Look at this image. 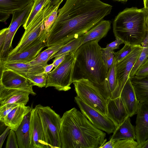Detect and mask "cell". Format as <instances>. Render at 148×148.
Masks as SVG:
<instances>
[{"instance_id": "obj_42", "label": "cell", "mask_w": 148, "mask_h": 148, "mask_svg": "<svg viewBox=\"0 0 148 148\" xmlns=\"http://www.w3.org/2000/svg\"><path fill=\"white\" fill-rule=\"evenodd\" d=\"M70 53L64 54L56 60L53 61V63L55 68H56L65 59L66 56Z\"/></svg>"}, {"instance_id": "obj_10", "label": "cell", "mask_w": 148, "mask_h": 148, "mask_svg": "<svg viewBox=\"0 0 148 148\" xmlns=\"http://www.w3.org/2000/svg\"><path fill=\"white\" fill-rule=\"evenodd\" d=\"M34 4V1H33L24 8L15 11L12 13V19L8 27L4 46L2 50L0 52L1 57H7L9 53L13 49L12 47V42L14 36L19 27L26 23Z\"/></svg>"}, {"instance_id": "obj_34", "label": "cell", "mask_w": 148, "mask_h": 148, "mask_svg": "<svg viewBox=\"0 0 148 148\" xmlns=\"http://www.w3.org/2000/svg\"><path fill=\"white\" fill-rule=\"evenodd\" d=\"M138 45L125 44L120 50L114 52L115 58L117 62L121 61L130 53Z\"/></svg>"}, {"instance_id": "obj_45", "label": "cell", "mask_w": 148, "mask_h": 148, "mask_svg": "<svg viewBox=\"0 0 148 148\" xmlns=\"http://www.w3.org/2000/svg\"><path fill=\"white\" fill-rule=\"evenodd\" d=\"M148 148V139L138 147V148Z\"/></svg>"}, {"instance_id": "obj_35", "label": "cell", "mask_w": 148, "mask_h": 148, "mask_svg": "<svg viewBox=\"0 0 148 148\" xmlns=\"http://www.w3.org/2000/svg\"><path fill=\"white\" fill-rule=\"evenodd\" d=\"M62 1H61L55 8L45 19L44 25L45 30L49 32L50 29L56 20L58 15V9Z\"/></svg>"}, {"instance_id": "obj_43", "label": "cell", "mask_w": 148, "mask_h": 148, "mask_svg": "<svg viewBox=\"0 0 148 148\" xmlns=\"http://www.w3.org/2000/svg\"><path fill=\"white\" fill-rule=\"evenodd\" d=\"M53 67H54V66L53 63L50 64H47L45 67L43 72L41 73H48L51 72Z\"/></svg>"}, {"instance_id": "obj_38", "label": "cell", "mask_w": 148, "mask_h": 148, "mask_svg": "<svg viewBox=\"0 0 148 148\" xmlns=\"http://www.w3.org/2000/svg\"><path fill=\"white\" fill-rule=\"evenodd\" d=\"M148 76V58L138 69L134 77L141 78Z\"/></svg>"}, {"instance_id": "obj_41", "label": "cell", "mask_w": 148, "mask_h": 148, "mask_svg": "<svg viewBox=\"0 0 148 148\" xmlns=\"http://www.w3.org/2000/svg\"><path fill=\"white\" fill-rule=\"evenodd\" d=\"M10 127L7 126L4 132L0 136V148H1L4 141L7 136L10 132Z\"/></svg>"}, {"instance_id": "obj_44", "label": "cell", "mask_w": 148, "mask_h": 148, "mask_svg": "<svg viewBox=\"0 0 148 148\" xmlns=\"http://www.w3.org/2000/svg\"><path fill=\"white\" fill-rule=\"evenodd\" d=\"M64 0H50L51 5L53 6H57L61 1H63Z\"/></svg>"}, {"instance_id": "obj_4", "label": "cell", "mask_w": 148, "mask_h": 148, "mask_svg": "<svg viewBox=\"0 0 148 148\" xmlns=\"http://www.w3.org/2000/svg\"><path fill=\"white\" fill-rule=\"evenodd\" d=\"M147 12L144 8H126L120 12L113 20V31L117 37L128 45H139L148 31L146 25Z\"/></svg>"}, {"instance_id": "obj_9", "label": "cell", "mask_w": 148, "mask_h": 148, "mask_svg": "<svg viewBox=\"0 0 148 148\" xmlns=\"http://www.w3.org/2000/svg\"><path fill=\"white\" fill-rule=\"evenodd\" d=\"M139 45L128 56L120 61H116L115 70L117 80L116 86L110 98L114 99L120 96L121 92L128 79L133 67L138 60L143 49Z\"/></svg>"}, {"instance_id": "obj_13", "label": "cell", "mask_w": 148, "mask_h": 148, "mask_svg": "<svg viewBox=\"0 0 148 148\" xmlns=\"http://www.w3.org/2000/svg\"><path fill=\"white\" fill-rule=\"evenodd\" d=\"M30 148H49L47 144L40 117L35 108L31 111Z\"/></svg>"}, {"instance_id": "obj_29", "label": "cell", "mask_w": 148, "mask_h": 148, "mask_svg": "<svg viewBox=\"0 0 148 148\" xmlns=\"http://www.w3.org/2000/svg\"><path fill=\"white\" fill-rule=\"evenodd\" d=\"M116 61L114 57L113 63L109 69L107 75L108 85L111 94L115 90L117 84L115 70Z\"/></svg>"}, {"instance_id": "obj_17", "label": "cell", "mask_w": 148, "mask_h": 148, "mask_svg": "<svg viewBox=\"0 0 148 148\" xmlns=\"http://www.w3.org/2000/svg\"><path fill=\"white\" fill-rule=\"evenodd\" d=\"M30 94L25 91L6 88L0 85V107L10 104L26 105Z\"/></svg>"}, {"instance_id": "obj_6", "label": "cell", "mask_w": 148, "mask_h": 148, "mask_svg": "<svg viewBox=\"0 0 148 148\" xmlns=\"http://www.w3.org/2000/svg\"><path fill=\"white\" fill-rule=\"evenodd\" d=\"M35 108L40 117L46 141L49 148H61L60 115L49 106L39 104Z\"/></svg>"}, {"instance_id": "obj_47", "label": "cell", "mask_w": 148, "mask_h": 148, "mask_svg": "<svg viewBox=\"0 0 148 148\" xmlns=\"http://www.w3.org/2000/svg\"><path fill=\"white\" fill-rule=\"evenodd\" d=\"M146 25L148 30V12H147L146 18Z\"/></svg>"}, {"instance_id": "obj_15", "label": "cell", "mask_w": 148, "mask_h": 148, "mask_svg": "<svg viewBox=\"0 0 148 148\" xmlns=\"http://www.w3.org/2000/svg\"><path fill=\"white\" fill-rule=\"evenodd\" d=\"M136 114L135 127L139 145L148 139V103L140 102Z\"/></svg>"}, {"instance_id": "obj_12", "label": "cell", "mask_w": 148, "mask_h": 148, "mask_svg": "<svg viewBox=\"0 0 148 148\" xmlns=\"http://www.w3.org/2000/svg\"><path fill=\"white\" fill-rule=\"evenodd\" d=\"M0 85L4 87L25 91L35 95L33 84L25 76L8 69H1Z\"/></svg>"}, {"instance_id": "obj_7", "label": "cell", "mask_w": 148, "mask_h": 148, "mask_svg": "<svg viewBox=\"0 0 148 148\" xmlns=\"http://www.w3.org/2000/svg\"><path fill=\"white\" fill-rule=\"evenodd\" d=\"M73 83L79 98L107 116V99L98 88L88 79L84 78L75 81Z\"/></svg>"}, {"instance_id": "obj_48", "label": "cell", "mask_w": 148, "mask_h": 148, "mask_svg": "<svg viewBox=\"0 0 148 148\" xmlns=\"http://www.w3.org/2000/svg\"><path fill=\"white\" fill-rule=\"evenodd\" d=\"M114 1H117L118 2H126L128 0H113Z\"/></svg>"}, {"instance_id": "obj_3", "label": "cell", "mask_w": 148, "mask_h": 148, "mask_svg": "<svg viewBox=\"0 0 148 148\" xmlns=\"http://www.w3.org/2000/svg\"><path fill=\"white\" fill-rule=\"evenodd\" d=\"M98 42L93 40L87 42L75 52L72 79L73 82L82 78L88 79L108 99L111 95L107 83L109 69L104 63Z\"/></svg>"}, {"instance_id": "obj_37", "label": "cell", "mask_w": 148, "mask_h": 148, "mask_svg": "<svg viewBox=\"0 0 148 148\" xmlns=\"http://www.w3.org/2000/svg\"><path fill=\"white\" fill-rule=\"evenodd\" d=\"M5 148H18L16 135L15 131L11 130L7 140Z\"/></svg>"}, {"instance_id": "obj_28", "label": "cell", "mask_w": 148, "mask_h": 148, "mask_svg": "<svg viewBox=\"0 0 148 148\" xmlns=\"http://www.w3.org/2000/svg\"><path fill=\"white\" fill-rule=\"evenodd\" d=\"M50 0H34V4L29 17L23 27L25 29L30 24L38 13L45 8Z\"/></svg>"}, {"instance_id": "obj_33", "label": "cell", "mask_w": 148, "mask_h": 148, "mask_svg": "<svg viewBox=\"0 0 148 148\" xmlns=\"http://www.w3.org/2000/svg\"><path fill=\"white\" fill-rule=\"evenodd\" d=\"M101 56L104 63L107 68H109L113 64L114 58V52L108 49L101 48Z\"/></svg>"}, {"instance_id": "obj_50", "label": "cell", "mask_w": 148, "mask_h": 148, "mask_svg": "<svg viewBox=\"0 0 148 148\" xmlns=\"http://www.w3.org/2000/svg\"></svg>"}, {"instance_id": "obj_32", "label": "cell", "mask_w": 148, "mask_h": 148, "mask_svg": "<svg viewBox=\"0 0 148 148\" xmlns=\"http://www.w3.org/2000/svg\"><path fill=\"white\" fill-rule=\"evenodd\" d=\"M114 140L113 148H138V143L133 139H125Z\"/></svg>"}, {"instance_id": "obj_2", "label": "cell", "mask_w": 148, "mask_h": 148, "mask_svg": "<svg viewBox=\"0 0 148 148\" xmlns=\"http://www.w3.org/2000/svg\"><path fill=\"white\" fill-rule=\"evenodd\" d=\"M60 132L61 148H100L106 141V133L75 108L63 114Z\"/></svg>"}, {"instance_id": "obj_31", "label": "cell", "mask_w": 148, "mask_h": 148, "mask_svg": "<svg viewBox=\"0 0 148 148\" xmlns=\"http://www.w3.org/2000/svg\"><path fill=\"white\" fill-rule=\"evenodd\" d=\"M142 47L143 48L139 56L130 72V78L135 76L138 69L148 58V45Z\"/></svg>"}, {"instance_id": "obj_49", "label": "cell", "mask_w": 148, "mask_h": 148, "mask_svg": "<svg viewBox=\"0 0 148 148\" xmlns=\"http://www.w3.org/2000/svg\"></svg>"}, {"instance_id": "obj_19", "label": "cell", "mask_w": 148, "mask_h": 148, "mask_svg": "<svg viewBox=\"0 0 148 148\" xmlns=\"http://www.w3.org/2000/svg\"><path fill=\"white\" fill-rule=\"evenodd\" d=\"M47 64L32 65L26 63L8 62L0 63V67L1 69L12 70L26 77L27 73L37 74L42 73Z\"/></svg>"}, {"instance_id": "obj_20", "label": "cell", "mask_w": 148, "mask_h": 148, "mask_svg": "<svg viewBox=\"0 0 148 148\" xmlns=\"http://www.w3.org/2000/svg\"><path fill=\"white\" fill-rule=\"evenodd\" d=\"M32 107L18 105L8 114L4 124L10 130L16 131L23 122L25 116L32 110Z\"/></svg>"}, {"instance_id": "obj_5", "label": "cell", "mask_w": 148, "mask_h": 148, "mask_svg": "<svg viewBox=\"0 0 148 148\" xmlns=\"http://www.w3.org/2000/svg\"><path fill=\"white\" fill-rule=\"evenodd\" d=\"M57 6L51 5L50 1L38 13L25 29L17 45L9 53L8 56L23 51L40 39L45 30V20Z\"/></svg>"}, {"instance_id": "obj_23", "label": "cell", "mask_w": 148, "mask_h": 148, "mask_svg": "<svg viewBox=\"0 0 148 148\" xmlns=\"http://www.w3.org/2000/svg\"><path fill=\"white\" fill-rule=\"evenodd\" d=\"M30 112L25 116L20 125L15 131L19 148H30Z\"/></svg>"}, {"instance_id": "obj_30", "label": "cell", "mask_w": 148, "mask_h": 148, "mask_svg": "<svg viewBox=\"0 0 148 148\" xmlns=\"http://www.w3.org/2000/svg\"><path fill=\"white\" fill-rule=\"evenodd\" d=\"M47 74L40 73L33 74L27 73L26 77L33 84L39 88L46 86L47 79Z\"/></svg>"}, {"instance_id": "obj_24", "label": "cell", "mask_w": 148, "mask_h": 148, "mask_svg": "<svg viewBox=\"0 0 148 148\" xmlns=\"http://www.w3.org/2000/svg\"><path fill=\"white\" fill-rule=\"evenodd\" d=\"M125 139L136 140L135 127L131 124L129 116L116 128L110 139L116 140Z\"/></svg>"}, {"instance_id": "obj_21", "label": "cell", "mask_w": 148, "mask_h": 148, "mask_svg": "<svg viewBox=\"0 0 148 148\" xmlns=\"http://www.w3.org/2000/svg\"><path fill=\"white\" fill-rule=\"evenodd\" d=\"M34 0H0V21L5 22L15 11L23 9Z\"/></svg>"}, {"instance_id": "obj_14", "label": "cell", "mask_w": 148, "mask_h": 148, "mask_svg": "<svg viewBox=\"0 0 148 148\" xmlns=\"http://www.w3.org/2000/svg\"><path fill=\"white\" fill-rule=\"evenodd\" d=\"M49 32L45 29L40 39L31 47L23 51L8 56L0 63L13 62L28 63L33 60L45 47H47L46 40Z\"/></svg>"}, {"instance_id": "obj_1", "label": "cell", "mask_w": 148, "mask_h": 148, "mask_svg": "<svg viewBox=\"0 0 148 148\" xmlns=\"http://www.w3.org/2000/svg\"><path fill=\"white\" fill-rule=\"evenodd\" d=\"M112 8L100 0H66L49 32L47 47L64 45L86 34L110 14Z\"/></svg>"}, {"instance_id": "obj_25", "label": "cell", "mask_w": 148, "mask_h": 148, "mask_svg": "<svg viewBox=\"0 0 148 148\" xmlns=\"http://www.w3.org/2000/svg\"><path fill=\"white\" fill-rule=\"evenodd\" d=\"M139 102L148 103V76L141 78H130Z\"/></svg>"}, {"instance_id": "obj_18", "label": "cell", "mask_w": 148, "mask_h": 148, "mask_svg": "<svg viewBox=\"0 0 148 148\" xmlns=\"http://www.w3.org/2000/svg\"><path fill=\"white\" fill-rule=\"evenodd\" d=\"M120 97L130 117L137 114L139 102L129 78L121 92Z\"/></svg>"}, {"instance_id": "obj_39", "label": "cell", "mask_w": 148, "mask_h": 148, "mask_svg": "<svg viewBox=\"0 0 148 148\" xmlns=\"http://www.w3.org/2000/svg\"><path fill=\"white\" fill-rule=\"evenodd\" d=\"M116 40L114 41L107 45L106 48L112 51L119 49L120 45L124 43L123 41L120 38L115 37Z\"/></svg>"}, {"instance_id": "obj_46", "label": "cell", "mask_w": 148, "mask_h": 148, "mask_svg": "<svg viewBox=\"0 0 148 148\" xmlns=\"http://www.w3.org/2000/svg\"><path fill=\"white\" fill-rule=\"evenodd\" d=\"M144 5V8L145 10L148 12V0H143Z\"/></svg>"}, {"instance_id": "obj_22", "label": "cell", "mask_w": 148, "mask_h": 148, "mask_svg": "<svg viewBox=\"0 0 148 148\" xmlns=\"http://www.w3.org/2000/svg\"><path fill=\"white\" fill-rule=\"evenodd\" d=\"M111 21L102 20L81 36L82 45L93 40L99 41L107 35L111 28Z\"/></svg>"}, {"instance_id": "obj_8", "label": "cell", "mask_w": 148, "mask_h": 148, "mask_svg": "<svg viewBox=\"0 0 148 148\" xmlns=\"http://www.w3.org/2000/svg\"><path fill=\"white\" fill-rule=\"evenodd\" d=\"M75 53H70L56 68L47 74L45 88L53 87L58 91H67L71 89L73 82L72 73Z\"/></svg>"}, {"instance_id": "obj_26", "label": "cell", "mask_w": 148, "mask_h": 148, "mask_svg": "<svg viewBox=\"0 0 148 148\" xmlns=\"http://www.w3.org/2000/svg\"><path fill=\"white\" fill-rule=\"evenodd\" d=\"M56 45L50 46L42 52H40L32 61L28 63L31 65L47 64L51 57L56 53L64 45Z\"/></svg>"}, {"instance_id": "obj_16", "label": "cell", "mask_w": 148, "mask_h": 148, "mask_svg": "<svg viewBox=\"0 0 148 148\" xmlns=\"http://www.w3.org/2000/svg\"><path fill=\"white\" fill-rule=\"evenodd\" d=\"M107 117L115 125L116 128L129 116L123 103L120 96L107 99Z\"/></svg>"}, {"instance_id": "obj_11", "label": "cell", "mask_w": 148, "mask_h": 148, "mask_svg": "<svg viewBox=\"0 0 148 148\" xmlns=\"http://www.w3.org/2000/svg\"><path fill=\"white\" fill-rule=\"evenodd\" d=\"M75 101L82 112L96 127L108 134L114 132L116 127L107 116L88 105L77 96L75 97Z\"/></svg>"}, {"instance_id": "obj_36", "label": "cell", "mask_w": 148, "mask_h": 148, "mask_svg": "<svg viewBox=\"0 0 148 148\" xmlns=\"http://www.w3.org/2000/svg\"><path fill=\"white\" fill-rule=\"evenodd\" d=\"M18 105L10 104L0 107V121L4 123L6 118L11 110Z\"/></svg>"}, {"instance_id": "obj_27", "label": "cell", "mask_w": 148, "mask_h": 148, "mask_svg": "<svg viewBox=\"0 0 148 148\" xmlns=\"http://www.w3.org/2000/svg\"><path fill=\"white\" fill-rule=\"evenodd\" d=\"M81 36L75 38L64 45L53 56L51 59L55 58L54 61L64 54L67 53H74L82 45Z\"/></svg>"}, {"instance_id": "obj_40", "label": "cell", "mask_w": 148, "mask_h": 148, "mask_svg": "<svg viewBox=\"0 0 148 148\" xmlns=\"http://www.w3.org/2000/svg\"><path fill=\"white\" fill-rule=\"evenodd\" d=\"M8 31V28H3L0 31V52L2 50Z\"/></svg>"}]
</instances>
